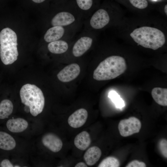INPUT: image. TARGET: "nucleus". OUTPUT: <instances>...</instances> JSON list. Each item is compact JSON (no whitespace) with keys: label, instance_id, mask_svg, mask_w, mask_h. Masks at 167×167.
Wrapping results in <instances>:
<instances>
[{"label":"nucleus","instance_id":"obj_1","mask_svg":"<svg viewBox=\"0 0 167 167\" xmlns=\"http://www.w3.org/2000/svg\"><path fill=\"white\" fill-rule=\"evenodd\" d=\"M126 69V63L123 58L111 56L100 62L94 71L93 78L98 81L113 79L122 74Z\"/></svg>","mask_w":167,"mask_h":167},{"label":"nucleus","instance_id":"obj_2","mask_svg":"<svg viewBox=\"0 0 167 167\" xmlns=\"http://www.w3.org/2000/svg\"><path fill=\"white\" fill-rule=\"evenodd\" d=\"M130 35L139 45L154 50L162 47L166 41L165 35L162 31L148 26L137 28L130 33Z\"/></svg>","mask_w":167,"mask_h":167},{"label":"nucleus","instance_id":"obj_3","mask_svg":"<svg viewBox=\"0 0 167 167\" xmlns=\"http://www.w3.org/2000/svg\"><path fill=\"white\" fill-rule=\"evenodd\" d=\"M19 93L22 103L29 107L32 116H36L42 112L45 100L39 88L34 84H27L22 87Z\"/></svg>","mask_w":167,"mask_h":167},{"label":"nucleus","instance_id":"obj_4","mask_svg":"<svg viewBox=\"0 0 167 167\" xmlns=\"http://www.w3.org/2000/svg\"><path fill=\"white\" fill-rule=\"evenodd\" d=\"M17 36L11 28H6L0 32V56L2 63L8 65L12 64L18 58Z\"/></svg>","mask_w":167,"mask_h":167},{"label":"nucleus","instance_id":"obj_5","mask_svg":"<svg viewBox=\"0 0 167 167\" xmlns=\"http://www.w3.org/2000/svg\"><path fill=\"white\" fill-rule=\"evenodd\" d=\"M96 32L83 29L72 41V53L75 57L82 56L92 47L96 39Z\"/></svg>","mask_w":167,"mask_h":167},{"label":"nucleus","instance_id":"obj_6","mask_svg":"<svg viewBox=\"0 0 167 167\" xmlns=\"http://www.w3.org/2000/svg\"><path fill=\"white\" fill-rule=\"evenodd\" d=\"M141 127L140 121L137 118L131 117L119 122L118 129L120 135L124 137L139 133Z\"/></svg>","mask_w":167,"mask_h":167},{"label":"nucleus","instance_id":"obj_7","mask_svg":"<svg viewBox=\"0 0 167 167\" xmlns=\"http://www.w3.org/2000/svg\"><path fill=\"white\" fill-rule=\"evenodd\" d=\"M80 69L77 63H73L65 66L57 74L58 79L63 82L71 81L75 79L79 75Z\"/></svg>","mask_w":167,"mask_h":167},{"label":"nucleus","instance_id":"obj_8","mask_svg":"<svg viewBox=\"0 0 167 167\" xmlns=\"http://www.w3.org/2000/svg\"><path fill=\"white\" fill-rule=\"evenodd\" d=\"M42 142L45 146L54 152L59 151L63 145L61 139L52 133H48L45 135L42 138Z\"/></svg>","mask_w":167,"mask_h":167},{"label":"nucleus","instance_id":"obj_9","mask_svg":"<svg viewBox=\"0 0 167 167\" xmlns=\"http://www.w3.org/2000/svg\"><path fill=\"white\" fill-rule=\"evenodd\" d=\"M88 117L87 111L81 108L75 111L69 117L68 122L69 125L74 128L82 126L85 123Z\"/></svg>","mask_w":167,"mask_h":167},{"label":"nucleus","instance_id":"obj_10","mask_svg":"<svg viewBox=\"0 0 167 167\" xmlns=\"http://www.w3.org/2000/svg\"><path fill=\"white\" fill-rule=\"evenodd\" d=\"M73 39H61L49 42L47 46L48 49L53 54H63L68 50L70 44L72 43Z\"/></svg>","mask_w":167,"mask_h":167},{"label":"nucleus","instance_id":"obj_11","mask_svg":"<svg viewBox=\"0 0 167 167\" xmlns=\"http://www.w3.org/2000/svg\"><path fill=\"white\" fill-rule=\"evenodd\" d=\"M75 6L82 15L84 21L94 11V0H75Z\"/></svg>","mask_w":167,"mask_h":167},{"label":"nucleus","instance_id":"obj_12","mask_svg":"<svg viewBox=\"0 0 167 167\" xmlns=\"http://www.w3.org/2000/svg\"><path fill=\"white\" fill-rule=\"evenodd\" d=\"M6 126L8 130L11 132L19 133L27 129L28 123L25 120L22 118H12L8 120Z\"/></svg>","mask_w":167,"mask_h":167},{"label":"nucleus","instance_id":"obj_13","mask_svg":"<svg viewBox=\"0 0 167 167\" xmlns=\"http://www.w3.org/2000/svg\"><path fill=\"white\" fill-rule=\"evenodd\" d=\"M101 155L100 148L96 146L88 148L85 152L84 158L86 164L89 166L95 165L99 160Z\"/></svg>","mask_w":167,"mask_h":167},{"label":"nucleus","instance_id":"obj_14","mask_svg":"<svg viewBox=\"0 0 167 167\" xmlns=\"http://www.w3.org/2000/svg\"><path fill=\"white\" fill-rule=\"evenodd\" d=\"M91 143V139L89 133L83 131L78 134L75 137L74 143L79 149L84 151L87 148Z\"/></svg>","mask_w":167,"mask_h":167},{"label":"nucleus","instance_id":"obj_15","mask_svg":"<svg viewBox=\"0 0 167 167\" xmlns=\"http://www.w3.org/2000/svg\"><path fill=\"white\" fill-rule=\"evenodd\" d=\"M152 97L155 101L162 106L167 105V89L159 87L154 88L151 92Z\"/></svg>","mask_w":167,"mask_h":167},{"label":"nucleus","instance_id":"obj_16","mask_svg":"<svg viewBox=\"0 0 167 167\" xmlns=\"http://www.w3.org/2000/svg\"><path fill=\"white\" fill-rule=\"evenodd\" d=\"M16 142L14 138L5 132L0 131V148L10 150L16 146Z\"/></svg>","mask_w":167,"mask_h":167},{"label":"nucleus","instance_id":"obj_17","mask_svg":"<svg viewBox=\"0 0 167 167\" xmlns=\"http://www.w3.org/2000/svg\"><path fill=\"white\" fill-rule=\"evenodd\" d=\"M13 109V104L10 100H2L0 103V119L7 118L12 113Z\"/></svg>","mask_w":167,"mask_h":167},{"label":"nucleus","instance_id":"obj_18","mask_svg":"<svg viewBox=\"0 0 167 167\" xmlns=\"http://www.w3.org/2000/svg\"><path fill=\"white\" fill-rule=\"evenodd\" d=\"M120 163L118 159L113 156H109L104 159L98 167H118Z\"/></svg>","mask_w":167,"mask_h":167},{"label":"nucleus","instance_id":"obj_19","mask_svg":"<svg viewBox=\"0 0 167 167\" xmlns=\"http://www.w3.org/2000/svg\"><path fill=\"white\" fill-rule=\"evenodd\" d=\"M108 97L115 104L117 108L121 109L125 105L123 100L114 91H111L109 93Z\"/></svg>","mask_w":167,"mask_h":167},{"label":"nucleus","instance_id":"obj_20","mask_svg":"<svg viewBox=\"0 0 167 167\" xmlns=\"http://www.w3.org/2000/svg\"><path fill=\"white\" fill-rule=\"evenodd\" d=\"M130 3L134 7L139 9H143L148 6L147 0H129Z\"/></svg>","mask_w":167,"mask_h":167},{"label":"nucleus","instance_id":"obj_21","mask_svg":"<svg viewBox=\"0 0 167 167\" xmlns=\"http://www.w3.org/2000/svg\"><path fill=\"white\" fill-rule=\"evenodd\" d=\"M158 147L161 153L166 158H167V141L165 139H161L159 142Z\"/></svg>","mask_w":167,"mask_h":167},{"label":"nucleus","instance_id":"obj_22","mask_svg":"<svg viewBox=\"0 0 167 167\" xmlns=\"http://www.w3.org/2000/svg\"><path fill=\"white\" fill-rule=\"evenodd\" d=\"M146 166L145 163L137 160H134L131 161L126 166V167H145Z\"/></svg>","mask_w":167,"mask_h":167},{"label":"nucleus","instance_id":"obj_23","mask_svg":"<svg viewBox=\"0 0 167 167\" xmlns=\"http://www.w3.org/2000/svg\"><path fill=\"white\" fill-rule=\"evenodd\" d=\"M0 166L2 167H13V165L10 161L5 159L2 161L0 163Z\"/></svg>","mask_w":167,"mask_h":167},{"label":"nucleus","instance_id":"obj_24","mask_svg":"<svg viewBox=\"0 0 167 167\" xmlns=\"http://www.w3.org/2000/svg\"><path fill=\"white\" fill-rule=\"evenodd\" d=\"M75 167H87L86 164L84 162H80L77 163L75 166Z\"/></svg>","mask_w":167,"mask_h":167},{"label":"nucleus","instance_id":"obj_25","mask_svg":"<svg viewBox=\"0 0 167 167\" xmlns=\"http://www.w3.org/2000/svg\"><path fill=\"white\" fill-rule=\"evenodd\" d=\"M33 2L36 3H40L44 2L45 0H32Z\"/></svg>","mask_w":167,"mask_h":167},{"label":"nucleus","instance_id":"obj_26","mask_svg":"<svg viewBox=\"0 0 167 167\" xmlns=\"http://www.w3.org/2000/svg\"><path fill=\"white\" fill-rule=\"evenodd\" d=\"M164 11L165 12L166 14V15H167V5H166L164 7Z\"/></svg>","mask_w":167,"mask_h":167},{"label":"nucleus","instance_id":"obj_27","mask_svg":"<svg viewBox=\"0 0 167 167\" xmlns=\"http://www.w3.org/2000/svg\"><path fill=\"white\" fill-rule=\"evenodd\" d=\"M15 167H20V166H19V165H15V166H14Z\"/></svg>","mask_w":167,"mask_h":167}]
</instances>
